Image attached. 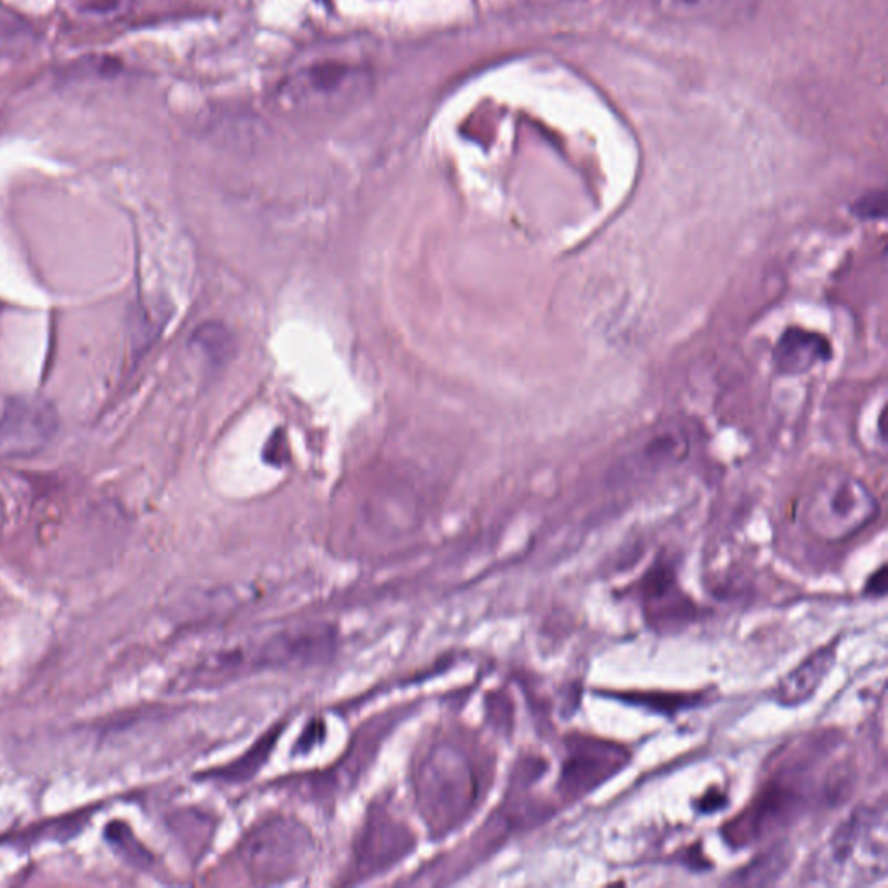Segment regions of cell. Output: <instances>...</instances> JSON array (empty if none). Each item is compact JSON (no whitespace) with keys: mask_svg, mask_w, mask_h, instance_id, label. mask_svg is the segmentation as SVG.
<instances>
[{"mask_svg":"<svg viewBox=\"0 0 888 888\" xmlns=\"http://www.w3.org/2000/svg\"><path fill=\"white\" fill-rule=\"evenodd\" d=\"M372 75L347 61L326 60L290 73L274 91L278 108L295 117H328L359 105L370 94Z\"/></svg>","mask_w":888,"mask_h":888,"instance_id":"1","label":"cell"},{"mask_svg":"<svg viewBox=\"0 0 888 888\" xmlns=\"http://www.w3.org/2000/svg\"><path fill=\"white\" fill-rule=\"evenodd\" d=\"M887 816L863 808L842 824L819 863L824 884L865 885L887 873Z\"/></svg>","mask_w":888,"mask_h":888,"instance_id":"2","label":"cell"},{"mask_svg":"<svg viewBox=\"0 0 888 888\" xmlns=\"http://www.w3.org/2000/svg\"><path fill=\"white\" fill-rule=\"evenodd\" d=\"M418 801L436 829H450L466 817L478 795L471 762L459 748L441 744L424 760L417 776Z\"/></svg>","mask_w":888,"mask_h":888,"instance_id":"3","label":"cell"},{"mask_svg":"<svg viewBox=\"0 0 888 888\" xmlns=\"http://www.w3.org/2000/svg\"><path fill=\"white\" fill-rule=\"evenodd\" d=\"M880 512L860 479L836 471L814 488L805 506V523L812 535L824 542H845L877 519Z\"/></svg>","mask_w":888,"mask_h":888,"instance_id":"4","label":"cell"},{"mask_svg":"<svg viewBox=\"0 0 888 888\" xmlns=\"http://www.w3.org/2000/svg\"><path fill=\"white\" fill-rule=\"evenodd\" d=\"M313 842L301 824L274 819L247 838L243 857L255 880L282 881L295 877L310 856Z\"/></svg>","mask_w":888,"mask_h":888,"instance_id":"5","label":"cell"},{"mask_svg":"<svg viewBox=\"0 0 888 888\" xmlns=\"http://www.w3.org/2000/svg\"><path fill=\"white\" fill-rule=\"evenodd\" d=\"M60 420L51 403L35 396H21L6 403L0 411V457L27 459L53 442Z\"/></svg>","mask_w":888,"mask_h":888,"instance_id":"6","label":"cell"},{"mask_svg":"<svg viewBox=\"0 0 888 888\" xmlns=\"http://www.w3.org/2000/svg\"><path fill=\"white\" fill-rule=\"evenodd\" d=\"M627 762L624 750L599 741H582L573 748L563 772V784L570 795H582L612 777Z\"/></svg>","mask_w":888,"mask_h":888,"instance_id":"7","label":"cell"},{"mask_svg":"<svg viewBox=\"0 0 888 888\" xmlns=\"http://www.w3.org/2000/svg\"><path fill=\"white\" fill-rule=\"evenodd\" d=\"M759 0H655L656 11L667 20L731 29L753 17Z\"/></svg>","mask_w":888,"mask_h":888,"instance_id":"8","label":"cell"},{"mask_svg":"<svg viewBox=\"0 0 888 888\" xmlns=\"http://www.w3.org/2000/svg\"><path fill=\"white\" fill-rule=\"evenodd\" d=\"M410 850L411 836L408 829L395 819L380 814L366 824L365 835L356 854L358 873L363 877H368L372 873L389 868Z\"/></svg>","mask_w":888,"mask_h":888,"instance_id":"9","label":"cell"},{"mask_svg":"<svg viewBox=\"0 0 888 888\" xmlns=\"http://www.w3.org/2000/svg\"><path fill=\"white\" fill-rule=\"evenodd\" d=\"M832 358V346L826 338L804 328H790L777 342L774 362L777 370L786 375H801Z\"/></svg>","mask_w":888,"mask_h":888,"instance_id":"10","label":"cell"},{"mask_svg":"<svg viewBox=\"0 0 888 888\" xmlns=\"http://www.w3.org/2000/svg\"><path fill=\"white\" fill-rule=\"evenodd\" d=\"M835 658L833 644L808 656L801 667L790 671L788 676L777 683L776 691H774L777 703L784 704V707H796L812 698L823 680L828 677Z\"/></svg>","mask_w":888,"mask_h":888,"instance_id":"11","label":"cell"},{"mask_svg":"<svg viewBox=\"0 0 888 888\" xmlns=\"http://www.w3.org/2000/svg\"><path fill=\"white\" fill-rule=\"evenodd\" d=\"M194 341L209 358L216 359V362L226 358V354L230 353V347H228L230 346L228 341H231L230 334L218 323L200 326Z\"/></svg>","mask_w":888,"mask_h":888,"instance_id":"12","label":"cell"},{"mask_svg":"<svg viewBox=\"0 0 888 888\" xmlns=\"http://www.w3.org/2000/svg\"><path fill=\"white\" fill-rule=\"evenodd\" d=\"M854 216L863 221H875L887 216V198L884 191L880 194H869L859 198L853 207Z\"/></svg>","mask_w":888,"mask_h":888,"instance_id":"13","label":"cell"},{"mask_svg":"<svg viewBox=\"0 0 888 888\" xmlns=\"http://www.w3.org/2000/svg\"><path fill=\"white\" fill-rule=\"evenodd\" d=\"M4 503H2V499H0V526H2V523H4Z\"/></svg>","mask_w":888,"mask_h":888,"instance_id":"14","label":"cell"}]
</instances>
